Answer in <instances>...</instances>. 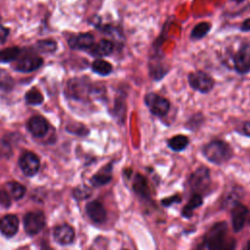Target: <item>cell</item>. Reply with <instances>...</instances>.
Segmentation results:
<instances>
[{
	"label": "cell",
	"instance_id": "cell-35",
	"mask_svg": "<svg viewBox=\"0 0 250 250\" xmlns=\"http://www.w3.org/2000/svg\"><path fill=\"white\" fill-rule=\"evenodd\" d=\"M181 202V196L179 194H174L172 196H169V197H166V198H163L161 200V203L163 206H171L172 204L174 203H179Z\"/></svg>",
	"mask_w": 250,
	"mask_h": 250
},
{
	"label": "cell",
	"instance_id": "cell-6",
	"mask_svg": "<svg viewBox=\"0 0 250 250\" xmlns=\"http://www.w3.org/2000/svg\"><path fill=\"white\" fill-rule=\"evenodd\" d=\"M188 82L192 90L201 94L210 93L215 86V80L213 77L202 70H196L188 73Z\"/></svg>",
	"mask_w": 250,
	"mask_h": 250
},
{
	"label": "cell",
	"instance_id": "cell-11",
	"mask_svg": "<svg viewBox=\"0 0 250 250\" xmlns=\"http://www.w3.org/2000/svg\"><path fill=\"white\" fill-rule=\"evenodd\" d=\"M26 126L29 133H31V135L36 138L44 137L49 129L47 120L41 115H34L30 117L27 121Z\"/></svg>",
	"mask_w": 250,
	"mask_h": 250
},
{
	"label": "cell",
	"instance_id": "cell-12",
	"mask_svg": "<svg viewBox=\"0 0 250 250\" xmlns=\"http://www.w3.org/2000/svg\"><path fill=\"white\" fill-rule=\"evenodd\" d=\"M248 214V209L241 203L236 202L231 208V226L235 232L242 229L244 227L246 217Z\"/></svg>",
	"mask_w": 250,
	"mask_h": 250
},
{
	"label": "cell",
	"instance_id": "cell-19",
	"mask_svg": "<svg viewBox=\"0 0 250 250\" xmlns=\"http://www.w3.org/2000/svg\"><path fill=\"white\" fill-rule=\"evenodd\" d=\"M19 219L13 214H9L0 219V231L8 237L14 236L19 229Z\"/></svg>",
	"mask_w": 250,
	"mask_h": 250
},
{
	"label": "cell",
	"instance_id": "cell-23",
	"mask_svg": "<svg viewBox=\"0 0 250 250\" xmlns=\"http://www.w3.org/2000/svg\"><path fill=\"white\" fill-rule=\"evenodd\" d=\"M202 203H203L202 195L200 193H197V192L193 193L191 195V197L189 198V200L188 201V203L186 204V206L183 208L182 216L187 218V219H189L192 216L193 210L200 207L202 205Z\"/></svg>",
	"mask_w": 250,
	"mask_h": 250
},
{
	"label": "cell",
	"instance_id": "cell-16",
	"mask_svg": "<svg viewBox=\"0 0 250 250\" xmlns=\"http://www.w3.org/2000/svg\"><path fill=\"white\" fill-rule=\"evenodd\" d=\"M94 44L95 38L89 32L79 33L78 35L70 37L68 40L69 47L76 50H90Z\"/></svg>",
	"mask_w": 250,
	"mask_h": 250
},
{
	"label": "cell",
	"instance_id": "cell-25",
	"mask_svg": "<svg viewBox=\"0 0 250 250\" xmlns=\"http://www.w3.org/2000/svg\"><path fill=\"white\" fill-rule=\"evenodd\" d=\"M212 24L208 21H200L193 26L190 31V38L192 40H199L204 38L211 30Z\"/></svg>",
	"mask_w": 250,
	"mask_h": 250
},
{
	"label": "cell",
	"instance_id": "cell-2",
	"mask_svg": "<svg viewBox=\"0 0 250 250\" xmlns=\"http://www.w3.org/2000/svg\"><path fill=\"white\" fill-rule=\"evenodd\" d=\"M102 89L92 85L91 81L85 77H75L70 79L66 85V96L69 99L86 102L92 95H98Z\"/></svg>",
	"mask_w": 250,
	"mask_h": 250
},
{
	"label": "cell",
	"instance_id": "cell-30",
	"mask_svg": "<svg viewBox=\"0 0 250 250\" xmlns=\"http://www.w3.org/2000/svg\"><path fill=\"white\" fill-rule=\"evenodd\" d=\"M15 86L13 77L4 69L0 68V91L9 92Z\"/></svg>",
	"mask_w": 250,
	"mask_h": 250
},
{
	"label": "cell",
	"instance_id": "cell-22",
	"mask_svg": "<svg viewBox=\"0 0 250 250\" xmlns=\"http://www.w3.org/2000/svg\"><path fill=\"white\" fill-rule=\"evenodd\" d=\"M166 144H167V146L171 150H173L175 152H180L187 148V146L189 144V140L187 136L178 134V135H175V136L171 137L170 139H168Z\"/></svg>",
	"mask_w": 250,
	"mask_h": 250
},
{
	"label": "cell",
	"instance_id": "cell-29",
	"mask_svg": "<svg viewBox=\"0 0 250 250\" xmlns=\"http://www.w3.org/2000/svg\"><path fill=\"white\" fill-rule=\"evenodd\" d=\"M24 99H25V102L28 104H31V105H38V104H41L44 101V97L43 95L41 94V92L39 90H37L36 88H31L29 89L25 95H24Z\"/></svg>",
	"mask_w": 250,
	"mask_h": 250
},
{
	"label": "cell",
	"instance_id": "cell-27",
	"mask_svg": "<svg viewBox=\"0 0 250 250\" xmlns=\"http://www.w3.org/2000/svg\"><path fill=\"white\" fill-rule=\"evenodd\" d=\"M21 55V49L19 47L13 46L5 48L0 51V62H10L19 58Z\"/></svg>",
	"mask_w": 250,
	"mask_h": 250
},
{
	"label": "cell",
	"instance_id": "cell-36",
	"mask_svg": "<svg viewBox=\"0 0 250 250\" xmlns=\"http://www.w3.org/2000/svg\"><path fill=\"white\" fill-rule=\"evenodd\" d=\"M236 132L242 136L250 138V121H244L239 128L236 129Z\"/></svg>",
	"mask_w": 250,
	"mask_h": 250
},
{
	"label": "cell",
	"instance_id": "cell-13",
	"mask_svg": "<svg viewBox=\"0 0 250 250\" xmlns=\"http://www.w3.org/2000/svg\"><path fill=\"white\" fill-rule=\"evenodd\" d=\"M126 98H127L126 92L118 91V94L115 96V99H114L112 113H113V117L119 124L125 123L126 111H127Z\"/></svg>",
	"mask_w": 250,
	"mask_h": 250
},
{
	"label": "cell",
	"instance_id": "cell-40",
	"mask_svg": "<svg viewBox=\"0 0 250 250\" xmlns=\"http://www.w3.org/2000/svg\"><path fill=\"white\" fill-rule=\"evenodd\" d=\"M234 249H235V240H234L233 238L229 239V240L226 243V245L224 246V248H223V250H234Z\"/></svg>",
	"mask_w": 250,
	"mask_h": 250
},
{
	"label": "cell",
	"instance_id": "cell-24",
	"mask_svg": "<svg viewBox=\"0 0 250 250\" xmlns=\"http://www.w3.org/2000/svg\"><path fill=\"white\" fill-rule=\"evenodd\" d=\"M92 70L101 75V76H107L109 75L112 70H113V66L110 62H108L105 60L103 59H96L93 62H92Z\"/></svg>",
	"mask_w": 250,
	"mask_h": 250
},
{
	"label": "cell",
	"instance_id": "cell-1",
	"mask_svg": "<svg viewBox=\"0 0 250 250\" xmlns=\"http://www.w3.org/2000/svg\"><path fill=\"white\" fill-rule=\"evenodd\" d=\"M201 152L209 162L216 165L228 162L233 155V150L229 144L223 140L210 141L203 146Z\"/></svg>",
	"mask_w": 250,
	"mask_h": 250
},
{
	"label": "cell",
	"instance_id": "cell-5",
	"mask_svg": "<svg viewBox=\"0 0 250 250\" xmlns=\"http://www.w3.org/2000/svg\"><path fill=\"white\" fill-rule=\"evenodd\" d=\"M231 65L234 71L240 75L250 72V43L239 45L238 49L230 56Z\"/></svg>",
	"mask_w": 250,
	"mask_h": 250
},
{
	"label": "cell",
	"instance_id": "cell-33",
	"mask_svg": "<svg viewBox=\"0 0 250 250\" xmlns=\"http://www.w3.org/2000/svg\"><path fill=\"white\" fill-rule=\"evenodd\" d=\"M13 154L12 146L7 140L0 139V157L10 158Z\"/></svg>",
	"mask_w": 250,
	"mask_h": 250
},
{
	"label": "cell",
	"instance_id": "cell-20",
	"mask_svg": "<svg viewBox=\"0 0 250 250\" xmlns=\"http://www.w3.org/2000/svg\"><path fill=\"white\" fill-rule=\"evenodd\" d=\"M114 50V44L111 40L101 39L98 43L94 44L89 50L90 54L98 59L109 56Z\"/></svg>",
	"mask_w": 250,
	"mask_h": 250
},
{
	"label": "cell",
	"instance_id": "cell-8",
	"mask_svg": "<svg viewBox=\"0 0 250 250\" xmlns=\"http://www.w3.org/2000/svg\"><path fill=\"white\" fill-rule=\"evenodd\" d=\"M210 180V170L205 166H201L190 175L189 184L194 190L204 191L209 188Z\"/></svg>",
	"mask_w": 250,
	"mask_h": 250
},
{
	"label": "cell",
	"instance_id": "cell-41",
	"mask_svg": "<svg viewBox=\"0 0 250 250\" xmlns=\"http://www.w3.org/2000/svg\"><path fill=\"white\" fill-rule=\"evenodd\" d=\"M245 250H250V241H248V242H247L246 247H245Z\"/></svg>",
	"mask_w": 250,
	"mask_h": 250
},
{
	"label": "cell",
	"instance_id": "cell-34",
	"mask_svg": "<svg viewBox=\"0 0 250 250\" xmlns=\"http://www.w3.org/2000/svg\"><path fill=\"white\" fill-rule=\"evenodd\" d=\"M90 194H91V189L87 187H78L73 191V196L78 200L85 199L89 197Z\"/></svg>",
	"mask_w": 250,
	"mask_h": 250
},
{
	"label": "cell",
	"instance_id": "cell-14",
	"mask_svg": "<svg viewBox=\"0 0 250 250\" xmlns=\"http://www.w3.org/2000/svg\"><path fill=\"white\" fill-rule=\"evenodd\" d=\"M86 213L88 217L96 224H103L106 219V211L102 202L99 200H93L87 203Z\"/></svg>",
	"mask_w": 250,
	"mask_h": 250
},
{
	"label": "cell",
	"instance_id": "cell-21",
	"mask_svg": "<svg viewBox=\"0 0 250 250\" xmlns=\"http://www.w3.org/2000/svg\"><path fill=\"white\" fill-rule=\"evenodd\" d=\"M133 190L135 193L139 196H141L144 199H149L150 198V190L149 186L146 181V179L140 173L135 174L132 184Z\"/></svg>",
	"mask_w": 250,
	"mask_h": 250
},
{
	"label": "cell",
	"instance_id": "cell-43",
	"mask_svg": "<svg viewBox=\"0 0 250 250\" xmlns=\"http://www.w3.org/2000/svg\"><path fill=\"white\" fill-rule=\"evenodd\" d=\"M124 250H126V249H124Z\"/></svg>",
	"mask_w": 250,
	"mask_h": 250
},
{
	"label": "cell",
	"instance_id": "cell-28",
	"mask_svg": "<svg viewBox=\"0 0 250 250\" xmlns=\"http://www.w3.org/2000/svg\"><path fill=\"white\" fill-rule=\"evenodd\" d=\"M7 189L9 191V194L16 200H19L21 199V197H23L25 191H26V188L24 186L21 185L20 183L18 182H9L7 185Z\"/></svg>",
	"mask_w": 250,
	"mask_h": 250
},
{
	"label": "cell",
	"instance_id": "cell-3",
	"mask_svg": "<svg viewBox=\"0 0 250 250\" xmlns=\"http://www.w3.org/2000/svg\"><path fill=\"white\" fill-rule=\"evenodd\" d=\"M228 226L225 222L214 224L206 233L205 244L208 250H223L226 245Z\"/></svg>",
	"mask_w": 250,
	"mask_h": 250
},
{
	"label": "cell",
	"instance_id": "cell-38",
	"mask_svg": "<svg viewBox=\"0 0 250 250\" xmlns=\"http://www.w3.org/2000/svg\"><path fill=\"white\" fill-rule=\"evenodd\" d=\"M239 29H240V31H242V32H249V31H250V18L245 19V20L241 22Z\"/></svg>",
	"mask_w": 250,
	"mask_h": 250
},
{
	"label": "cell",
	"instance_id": "cell-7",
	"mask_svg": "<svg viewBox=\"0 0 250 250\" xmlns=\"http://www.w3.org/2000/svg\"><path fill=\"white\" fill-rule=\"evenodd\" d=\"M46 224L45 215L41 211L29 212L23 218V226L27 234L35 235L42 230Z\"/></svg>",
	"mask_w": 250,
	"mask_h": 250
},
{
	"label": "cell",
	"instance_id": "cell-4",
	"mask_svg": "<svg viewBox=\"0 0 250 250\" xmlns=\"http://www.w3.org/2000/svg\"><path fill=\"white\" fill-rule=\"evenodd\" d=\"M144 103L149 112L159 118L166 116L171 107V104L168 99L154 92L146 93L144 96Z\"/></svg>",
	"mask_w": 250,
	"mask_h": 250
},
{
	"label": "cell",
	"instance_id": "cell-9",
	"mask_svg": "<svg viewBox=\"0 0 250 250\" xmlns=\"http://www.w3.org/2000/svg\"><path fill=\"white\" fill-rule=\"evenodd\" d=\"M19 165L24 175L31 177L38 172L40 168V160L35 153L31 151H25L21 155L19 159Z\"/></svg>",
	"mask_w": 250,
	"mask_h": 250
},
{
	"label": "cell",
	"instance_id": "cell-39",
	"mask_svg": "<svg viewBox=\"0 0 250 250\" xmlns=\"http://www.w3.org/2000/svg\"><path fill=\"white\" fill-rule=\"evenodd\" d=\"M9 35V29L0 24V42H4Z\"/></svg>",
	"mask_w": 250,
	"mask_h": 250
},
{
	"label": "cell",
	"instance_id": "cell-18",
	"mask_svg": "<svg viewBox=\"0 0 250 250\" xmlns=\"http://www.w3.org/2000/svg\"><path fill=\"white\" fill-rule=\"evenodd\" d=\"M112 162L107 163L104 167H102L91 179L90 183L93 187L99 188L108 184L112 179Z\"/></svg>",
	"mask_w": 250,
	"mask_h": 250
},
{
	"label": "cell",
	"instance_id": "cell-10",
	"mask_svg": "<svg viewBox=\"0 0 250 250\" xmlns=\"http://www.w3.org/2000/svg\"><path fill=\"white\" fill-rule=\"evenodd\" d=\"M43 64V60L36 55H25L19 59L14 68L19 72H31L38 69Z\"/></svg>",
	"mask_w": 250,
	"mask_h": 250
},
{
	"label": "cell",
	"instance_id": "cell-42",
	"mask_svg": "<svg viewBox=\"0 0 250 250\" xmlns=\"http://www.w3.org/2000/svg\"><path fill=\"white\" fill-rule=\"evenodd\" d=\"M194 250H203V246H202V245H200V246L198 245V246H197V248H196V249H194Z\"/></svg>",
	"mask_w": 250,
	"mask_h": 250
},
{
	"label": "cell",
	"instance_id": "cell-31",
	"mask_svg": "<svg viewBox=\"0 0 250 250\" xmlns=\"http://www.w3.org/2000/svg\"><path fill=\"white\" fill-rule=\"evenodd\" d=\"M36 48L42 53H53L57 50V43L54 40H40L36 43Z\"/></svg>",
	"mask_w": 250,
	"mask_h": 250
},
{
	"label": "cell",
	"instance_id": "cell-37",
	"mask_svg": "<svg viewBox=\"0 0 250 250\" xmlns=\"http://www.w3.org/2000/svg\"><path fill=\"white\" fill-rule=\"evenodd\" d=\"M0 204L4 207H10L11 205V200H10V195L3 189L0 188Z\"/></svg>",
	"mask_w": 250,
	"mask_h": 250
},
{
	"label": "cell",
	"instance_id": "cell-17",
	"mask_svg": "<svg viewBox=\"0 0 250 250\" xmlns=\"http://www.w3.org/2000/svg\"><path fill=\"white\" fill-rule=\"evenodd\" d=\"M54 237L58 243L66 245L73 242L75 238V232L73 228L69 225H60L54 229Z\"/></svg>",
	"mask_w": 250,
	"mask_h": 250
},
{
	"label": "cell",
	"instance_id": "cell-15",
	"mask_svg": "<svg viewBox=\"0 0 250 250\" xmlns=\"http://www.w3.org/2000/svg\"><path fill=\"white\" fill-rule=\"evenodd\" d=\"M163 59H160L159 57L156 58L155 56H152V58L149 59L148 63V72L149 76L154 81H159L162 78L165 77V75L168 73L169 69L165 63L162 62Z\"/></svg>",
	"mask_w": 250,
	"mask_h": 250
},
{
	"label": "cell",
	"instance_id": "cell-32",
	"mask_svg": "<svg viewBox=\"0 0 250 250\" xmlns=\"http://www.w3.org/2000/svg\"><path fill=\"white\" fill-rule=\"evenodd\" d=\"M66 131H68L71 134H75L78 136H86L89 134V130L86 126L80 123H73V124H68L66 126Z\"/></svg>",
	"mask_w": 250,
	"mask_h": 250
},
{
	"label": "cell",
	"instance_id": "cell-26",
	"mask_svg": "<svg viewBox=\"0 0 250 250\" xmlns=\"http://www.w3.org/2000/svg\"><path fill=\"white\" fill-rule=\"evenodd\" d=\"M205 123V116L202 112H196L192 114L185 123V127L192 132L199 130Z\"/></svg>",
	"mask_w": 250,
	"mask_h": 250
}]
</instances>
